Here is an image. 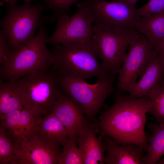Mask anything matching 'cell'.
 <instances>
[{
  "label": "cell",
  "mask_w": 164,
  "mask_h": 164,
  "mask_svg": "<svg viewBox=\"0 0 164 164\" xmlns=\"http://www.w3.org/2000/svg\"><path fill=\"white\" fill-rule=\"evenodd\" d=\"M116 98L114 104L101 113L98 125L102 135L146 151L148 144L145 126L149 98L133 99L121 95Z\"/></svg>",
  "instance_id": "6da1fadb"
},
{
  "label": "cell",
  "mask_w": 164,
  "mask_h": 164,
  "mask_svg": "<svg viewBox=\"0 0 164 164\" xmlns=\"http://www.w3.org/2000/svg\"><path fill=\"white\" fill-rule=\"evenodd\" d=\"M43 20L36 34L16 49L11 50L1 63V80H15L51 66L52 52L47 48L48 37Z\"/></svg>",
  "instance_id": "7a4b0ae2"
},
{
  "label": "cell",
  "mask_w": 164,
  "mask_h": 164,
  "mask_svg": "<svg viewBox=\"0 0 164 164\" xmlns=\"http://www.w3.org/2000/svg\"><path fill=\"white\" fill-rule=\"evenodd\" d=\"M51 66L58 73H67L85 80L104 78L109 74L97 59L92 40L53 45Z\"/></svg>",
  "instance_id": "3957f363"
},
{
  "label": "cell",
  "mask_w": 164,
  "mask_h": 164,
  "mask_svg": "<svg viewBox=\"0 0 164 164\" xmlns=\"http://www.w3.org/2000/svg\"><path fill=\"white\" fill-rule=\"evenodd\" d=\"M51 67L15 80L21 90L23 108L42 116L51 113L61 90L58 74Z\"/></svg>",
  "instance_id": "277c9868"
},
{
  "label": "cell",
  "mask_w": 164,
  "mask_h": 164,
  "mask_svg": "<svg viewBox=\"0 0 164 164\" xmlns=\"http://www.w3.org/2000/svg\"><path fill=\"white\" fill-rule=\"evenodd\" d=\"M80 2L87 9L94 26L118 33L138 31L141 16L135 6L120 2L105 0Z\"/></svg>",
  "instance_id": "5b68a950"
},
{
  "label": "cell",
  "mask_w": 164,
  "mask_h": 164,
  "mask_svg": "<svg viewBox=\"0 0 164 164\" xmlns=\"http://www.w3.org/2000/svg\"><path fill=\"white\" fill-rule=\"evenodd\" d=\"M62 91L77 102L89 119L95 116L105 100L114 91V75L99 79L94 84L67 73H58Z\"/></svg>",
  "instance_id": "8992f818"
},
{
  "label": "cell",
  "mask_w": 164,
  "mask_h": 164,
  "mask_svg": "<svg viewBox=\"0 0 164 164\" xmlns=\"http://www.w3.org/2000/svg\"><path fill=\"white\" fill-rule=\"evenodd\" d=\"M45 7L40 3H24L21 5L8 4L6 15L1 21L0 25L10 50H15L35 36L36 30L43 20L41 16Z\"/></svg>",
  "instance_id": "52a82bcc"
},
{
  "label": "cell",
  "mask_w": 164,
  "mask_h": 164,
  "mask_svg": "<svg viewBox=\"0 0 164 164\" xmlns=\"http://www.w3.org/2000/svg\"><path fill=\"white\" fill-rule=\"evenodd\" d=\"M92 44L101 65L108 73H118L126 56V50L133 36L137 31L118 33L105 30L94 25Z\"/></svg>",
  "instance_id": "ba28073f"
},
{
  "label": "cell",
  "mask_w": 164,
  "mask_h": 164,
  "mask_svg": "<svg viewBox=\"0 0 164 164\" xmlns=\"http://www.w3.org/2000/svg\"><path fill=\"white\" fill-rule=\"evenodd\" d=\"M129 46L128 51L118 72L116 97L136 82L157 52L146 38L138 31L133 36Z\"/></svg>",
  "instance_id": "9c48e42d"
},
{
  "label": "cell",
  "mask_w": 164,
  "mask_h": 164,
  "mask_svg": "<svg viewBox=\"0 0 164 164\" xmlns=\"http://www.w3.org/2000/svg\"><path fill=\"white\" fill-rule=\"evenodd\" d=\"M76 4L78 10L72 16L69 18L64 14L56 18V29L52 35L48 37L47 43L54 45L92 40L93 22L89 12L80 2Z\"/></svg>",
  "instance_id": "30bf717a"
},
{
  "label": "cell",
  "mask_w": 164,
  "mask_h": 164,
  "mask_svg": "<svg viewBox=\"0 0 164 164\" xmlns=\"http://www.w3.org/2000/svg\"><path fill=\"white\" fill-rule=\"evenodd\" d=\"M42 117L32 110L23 108L20 113L12 112L4 116L0 121V127L16 149L20 150L26 142L38 134Z\"/></svg>",
  "instance_id": "8fae6325"
},
{
  "label": "cell",
  "mask_w": 164,
  "mask_h": 164,
  "mask_svg": "<svg viewBox=\"0 0 164 164\" xmlns=\"http://www.w3.org/2000/svg\"><path fill=\"white\" fill-rule=\"evenodd\" d=\"M51 113L64 126L69 137H76L80 131L89 127L80 104L62 90Z\"/></svg>",
  "instance_id": "7c38bea8"
},
{
  "label": "cell",
  "mask_w": 164,
  "mask_h": 164,
  "mask_svg": "<svg viewBox=\"0 0 164 164\" xmlns=\"http://www.w3.org/2000/svg\"><path fill=\"white\" fill-rule=\"evenodd\" d=\"M60 152L59 146L47 142L38 134L16 151L18 164H59Z\"/></svg>",
  "instance_id": "4fadbf2b"
},
{
  "label": "cell",
  "mask_w": 164,
  "mask_h": 164,
  "mask_svg": "<svg viewBox=\"0 0 164 164\" xmlns=\"http://www.w3.org/2000/svg\"><path fill=\"white\" fill-rule=\"evenodd\" d=\"M164 79V64L157 53L152 57L139 81L127 87L129 97L136 99L147 97Z\"/></svg>",
  "instance_id": "5bb4252c"
},
{
  "label": "cell",
  "mask_w": 164,
  "mask_h": 164,
  "mask_svg": "<svg viewBox=\"0 0 164 164\" xmlns=\"http://www.w3.org/2000/svg\"><path fill=\"white\" fill-rule=\"evenodd\" d=\"M106 154L105 163L107 164H142L143 149L132 144L122 143L107 136L104 142Z\"/></svg>",
  "instance_id": "9a60e30c"
},
{
  "label": "cell",
  "mask_w": 164,
  "mask_h": 164,
  "mask_svg": "<svg viewBox=\"0 0 164 164\" xmlns=\"http://www.w3.org/2000/svg\"><path fill=\"white\" fill-rule=\"evenodd\" d=\"M102 136L97 138L95 131L90 127L79 132L76 139L83 164L105 163L106 148L102 140Z\"/></svg>",
  "instance_id": "2e32d148"
},
{
  "label": "cell",
  "mask_w": 164,
  "mask_h": 164,
  "mask_svg": "<svg viewBox=\"0 0 164 164\" xmlns=\"http://www.w3.org/2000/svg\"><path fill=\"white\" fill-rule=\"evenodd\" d=\"M38 134L47 142L58 146L69 138L64 126L52 113L42 117Z\"/></svg>",
  "instance_id": "e0dca14e"
},
{
  "label": "cell",
  "mask_w": 164,
  "mask_h": 164,
  "mask_svg": "<svg viewBox=\"0 0 164 164\" xmlns=\"http://www.w3.org/2000/svg\"><path fill=\"white\" fill-rule=\"evenodd\" d=\"M138 31L144 35L156 49L164 40V10L141 17Z\"/></svg>",
  "instance_id": "ac0fdd59"
},
{
  "label": "cell",
  "mask_w": 164,
  "mask_h": 164,
  "mask_svg": "<svg viewBox=\"0 0 164 164\" xmlns=\"http://www.w3.org/2000/svg\"><path fill=\"white\" fill-rule=\"evenodd\" d=\"M6 81H0V115L23 108L21 90L15 80Z\"/></svg>",
  "instance_id": "d6986e66"
},
{
  "label": "cell",
  "mask_w": 164,
  "mask_h": 164,
  "mask_svg": "<svg viewBox=\"0 0 164 164\" xmlns=\"http://www.w3.org/2000/svg\"><path fill=\"white\" fill-rule=\"evenodd\" d=\"M151 134L148 138L147 153L142 157L143 164H154L164 155V124H149Z\"/></svg>",
  "instance_id": "ffe728a7"
},
{
  "label": "cell",
  "mask_w": 164,
  "mask_h": 164,
  "mask_svg": "<svg viewBox=\"0 0 164 164\" xmlns=\"http://www.w3.org/2000/svg\"><path fill=\"white\" fill-rule=\"evenodd\" d=\"M150 106L148 113L159 124H164V79L149 94Z\"/></svg>",
  "instance_id": "44dd1931"
},
{
  "label": "cell",
  "mask_w": 164,
  "mask_h": 164,
  "mask_svg": "<svg viewBox=\"0 0 164 164\" xmlns=\"http://www.w3.org/2000/svg\"><path fill=\"white\" fill-rule=\"evenodd\" d=\"M76 137H69L63 142L58 164H83L82 157L77 146Z\"/></svg>",
  "instance_id": "7402d4cb"
},
{
  "label": "cell",
  "mask_w": 164,
  "mask_h": 164,
  "mask_svg": "<svg viewBox=\"0 0 164 164\" xmlns=\"http://www.w3.org/2000/svg\"><path fill=\"white\" fill-rule=\"evenodd\" d=\"M16 151L13 141L0 127V164H18Z\"/></svg>",
  "instance_id": "603a6c76"
},
{
  "label": "cell",
  "mask_w": 164,
  "mask_h": 164,
  "mask_svg": "<svg viewBox=\"0 0 164 164\" xmlns=\"http://www.w3.org/2000/svg\"><path fill=\"white\" fill-rule=\"evenodd\" d=\"M79 0H42L47 9L52 10L53 14L50 18L49 21H55L59 16L66 14L70 12V7Z\"/></svg>",
  "instance_id": "cb8c5ba5"
},
{
  "label": "cell",
  "mask_w": 164,
  "mask_h": 164,
  "mask_svg": "<svg viewBox=\"0 0 164 164\" xmlns=\"http://www.w3.org/2000/svg\"><path fill=\"white\" fill-rule=\"evenodd\" d=\"M164 10V0H150L146 4L137 9L139 15L146 16L161 12Z\"/></svg>",
  "instance_id": "d4e9b609"
},
{
  "label": "cell",
  "mask_w": 164,
  "mask_h": 164,
  "mask_svg": "<svg viewBox=\"0 0 164 164\" xmlns=\"http://www.w3.org/2000/svg\"><path fill=\"white\" fill-rule=\"evenodd\" d=\"M7 46L5 36L3 30L0 33V63L8 57L11 51Z\"/></svg>",
  "instance_id": "484cf974"
},
{
  "label": "cell",
  "mask_w": 164,
  "mask_h": 164,
  "mask_svg": "<svg viewBox=\"0 0 164 164\" xmlns=\"http://www.w3.org/2000/svg\"><path fill=\"white\" fill-rule=\"evenodd\" d=\"M156 50L158 55L164 64V40L160 44Z\"/></svg>",
  "instance_id": "4316f807"
},
{
  "label": "cell",
  "mask_w": 164,
  "mask_h": 164,
  "mask_svg": "<svg viewBox=\"0 0 164 164\" xmlns=\"http://www.w3.org/2000/svg\"><path fill=\"white\" fill-rule=\"evenodd\" d=\"M137 0H116L115 1H118L125 3L129 5L135 6Z\"/></svg>",
  "instance_id": "83f0119b"
},
{
  "label": "cell",
  "mask_w": 164,
  "mask_h": 164,
  "mask_svg": "<svg viewBox=\"0 0 164 164\" xmlns=\"http://www.w3.org/2000/svg\"><path fill=\"white\" fill-rule=\"evenodd\" d=\"M18 0H4V1L6 3L8 4H13L16 3V2ZM24 2V3H29L30 2L35 0H23Z\"/></svg>",
  "instance_id": "f1b7e54d"
},
{
  "label": "cell",
  "mask_w": 164,
  "mask_h": 164,
  "mask_svg": "<svg viewBox=\"0 0 164 164\" xmlns=\"http://www.w3.org/2000/svg\"><path fill=\"white\" fill-rule=\"evenodd\" d=\"M156 164H164V158L158 161Z\"/></svg>",
  "instance_id": "f546056e"
},
{
  "label": "cell",
  "mask_w": 164,
  "mask_h": 164,
  "mask_svg": "<svg viewBox=\"0 0 164 164\" xmlns=\"http://www.w3.org/2000/svg\"><path fill=\"white\" fill-rule=\"evenodd\" d=\"M116 0H113V1H115Z\"/></svg>",
  "instance_id": "4dcf8cb0"
}]
</instances>
